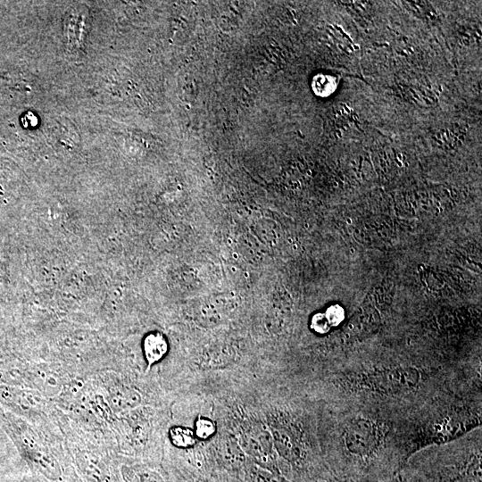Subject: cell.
Returning a JSON list of instances; mask_svg holds the SVG:
<instances>
[{"label":"cell","mask_w":482,"mask_h":482,"mask_svg":"<svg viewBox=\"0 0 482 482\" xmlns=\"http://www.w3.org/2000/svg\"><path fill=\"white\" fill-rule=\"evenodd\" d=\"M7 426L15 436L17 447L31 470L37 471L53 482L62 481L61 464L50 451L42 444L36 435L28 428H22L21 423L15 421L12 416Z\"/></svg>","instance_id":"1"},{"label":"cell","mask_w":482,"mask_h":482,"mask_svg":"<svg viewBox=\"0 0 482 482\" xmlns=\"http://www.w3.org/2000/svg\"><path fill=\"white\" fill-rule=\"evenodd\" d=\"M171 444L178 448H187L195 444V435L187 427L174 426L169 431Z\"/></svg>","instance_id":"5"},{"label":"cell","mask_w":482,"mask_h":482,"mask_svg":"<svg viewBox=\"0 0 482 482\" xmlns=\"http://www.w3.org/2000/svg\"><path fill=\"white\" fill-rule=\"evenodd\" d=\"M185 482H210L209 480L199 478V477H191L187 478Z\"/></svg>","instance_id":"7"},{"label":"cell","mask_w":482,"mask_h":482,"mask_svg":"<svg viewBox=\"0 0 482 482\" xmlns=\"http://www.w3.org/2000/svg\"><path fill=\"white\" fill-rule=\"evenodd\" d=\"M122 474L126 482H167L159 471L147 467H124Z\"/></svg>","instance_id":"4"},{"label":"cell","mask_w":482,"mask_h":482,"mask_svg":"<svg viewBox=\"0 0 482 482\" xmlns=\"http://www.w3.org/2000/svg\"><path fill=\"white\" fill-rule=\"evenodd\" d=\"M168 347V342L162 334H147L143 340V353L147 365L150 367L160 362L166 355Z\"/></svg>","instance_id":"3"},{"label":"cell","mask_w":482,"mask_h":482,"mask_svg":"<svg viewBox=\"0 0 482 482\" xmlns=\"http://www.w3.org/2000/svg\"><path fill=\"white\" fill-rule=\"evenodd\" d=\"M344 437L348 453L363 463L370 461L380 446V431L370 420H353L346 427Z\"/></svg>","instance_id":"2"},{"label":"cell","mask_w":482,"mask_h":482,"mask_svg":"<svg viewBox=\"0 0 482 482\" xmlns=\"http://www.w3.org/2000/svg\"><path fill=\"white\" fill-rule=\"evenodd\" d=\"M216 430L215 424L208 418L199 417L195 424V435L200 439L211 437Z\"/></svg>","instance_id":"6"}]
</instances>
